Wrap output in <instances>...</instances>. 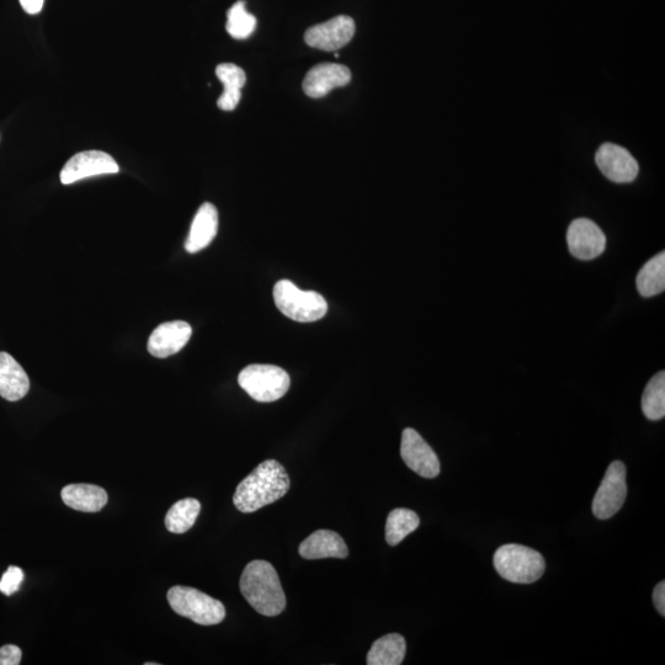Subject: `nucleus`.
Returning <instances> with one entry per match:
<instances>
[{
    "label": "nucleus",
    "instance_id": "7",
    "mask_svg": "<svg viewBox=\"0 0 665 665\" xmlns=\"http://www.w3.org/2000/svg\"><path fill=\"white\" fill-rule=\"evenodd\" d=\"M627 497L626 467L621 461H614L606 470L597 494L593 500L595 518L608 520L624 507Z\"/></svg>",
    "mask_w": 665,
    "mask_h": 665
},
{
    "label": "nucleus",
    "instance_id": "24",
    "mask_svg": "<svg viewBox=\"0 0 665 665\" xmlns=\"http://www.w3.org/2000/svg\"><path fill=\"white\" fill-rule=\"evenodd\" d=\"M642 411L646 418L657 422L665 416V372H658L647 383L642 396Z\"/></svg>",
    "mask_w": 665,
    "mask_h": 665
},
{
    "label": "nucleus",
    "instance_id": "18",
    "mask_svg": "<svg viewBox=\"0 0 665 665\" xmlns=\"http://www.w3.org/2000/svg\"><path fill=\"white\" fill-rule=\"evenodd\" d=\"M61 497L67 507L84 513H98L108 503V493L94 484H68Z\"/></svg>",
    "mask_w": 665,
    "mask_h": 665
},
{
    "label": "nucleus",
    "instance_id": "27",
    "mask_svg": "<svg viewBox=\"0 0 665 665\" xmlns=\"http://www.w3.org/2000/svg\"><path fill=\"white\" fill-rule=\"evenodd\" d=\"M21 657L23 653L18 646L7 645L0 648V665H18Z\"/></svg>",
    "mask_w": 665,
    "mask_h": 665
},
{
    "label": "nucleus",
    "instance_id": "12",
    "mask_svg": "<svg viewBox=\"0 0 665 665\" xmlns=\"http://www.w3.org/2000/svg\"><path fill=\"white\" fill-rule=\"evenodd\" d=\"M595 163L606 178L617 184L632 183L640 172L632 154L614 143H604L599 148L595 154Z\"/></svg>",
    "mask_w": 665,
    "mask_h": 665
},
{
    "label": "nucleus",
    "instance_id": "13",
    "mask_svg": "<svg viewBox=\"0 0 665 665\" xmlns=\"http://www.w3.org/2000/svg\"><path fill=\"white\" fill-rule=\"evenodd\" d=\"M193 328L183 321L167 322L158 326L148 339V351L159 359L179 353L188 344Z\"/></svg>",
    "mask_w": 665,
    "mask_h": 665
},
{
    "label": "nucleus",
    "instance_id": "26",
    "mask_svg": "<svg viewBox=\"0 0 665 665\" xmlns=\"http://www.w3.org/2000/svg\"><path fill=\"white\" fill-rule=\"evenodd\" d=\"M23 581V569L14 566L9 567L8 571L3 574L2 579H0V592L7 595V597H10V595L18 592Z\"/></svg>",
    "mask_w": 665,
    "mask_h": 665
},
{
    "label": "nucleus",
    "instance_id": "17",
    "mask_svg": "<svg viewBox=\"0 0 665 665\" xmlns=\"http://www.w3.org/2000/svg\"><path fill=\"white\" fill-rule=\"evenodd\" d=\"M29 390V376L23 367L12 355L0 351V396L9 402H18Z\"/></svg>",
    "mask_w": 665,
    "mask_h": 665
},
{
    "label": "nucleus",
    "instance_id": "8",
    "mask_svg": "<svg viewBox=\"0 0 665 665\" xmlns=\"http://www.w3.org/2000/svg\"><path fill=\"white\" fill-rule=\"evenodd\" d=\"M119 164L110 154L101 151L79 152L63 167L61 183L71 185L79 180L119 173Z\"/></svg>",
    "mask_w": 665,
    "mask_h": 665
},
{
    "label": "nucleus",
    "instance_id": "16",
    "mask_svg": "<svg viewBox=\"0 0 665 665\" xmlns=\"http://www.w3.org/2000/svg\"><path fill=\"white\" fill-rule=\"evenodd\" d=\"M217 230L218 211L210 202H205L191 223L190 233L185 242L186 252L194 254L209 247L216 237Z\"/></svg>",
    "mask_w": 665,
    "mask_h": 665
},
{
    "label": "nucleus",
    "instance_id": "20",
    "mask_svg": "<svg viewBox=\"0 0 665 665\" xmlns=\"http://www.w3.org/2000/svg\"><path fill=\"white\" fill-rule=\"evenodd\" d=\"M406 640L399 633L383 636L372 645L367 654L369 665H399L406 657Z\"/></svg>",
    "mask_w": 665,
    "mask_h": 665
},
{
    "label": "nucleus",
    "instance_id": "11",
    "mask_svg": "<svg viewBox=\"0 0 665 665\" xmlns=\"http://www.w3.org/2000/svg\"><path fill=\"white\" fill-rule=\"evenodd\" d=\"M569 252L579 260H593L604 253L606 237L597 223L588 218H577L568 227Z\"/></svg>",
    "mask_w": 665,
    "mask_h": 665
},
{
    "label": "nucleus",
    "instance_id": "10",
    "mask_svg": "<svg viewBox=\"0 0 665 665\" xmlns=\"http://www.w3.org/2000/svg\"><path fill=\"white\" fill-rule=\"evenodd\" d=\"M355 35V21L348 15H339L327 23L308 29L305 41L308 46L327 52L338 51L347 46Z\"/></svg>",
    "mask_w": 665,
    "mask_h": 665
},
{
    "label": "nucleus",
    "instance_id": "14",
    "mask_svg": "<svg viewBox=\"0 0 665 665\" xmlns=\"http://www.w3.org/2000/svg\"><path fill=\"white\" fill-rule=\"evenodd\" d=\"M351 81L348 67L337 63H321L307 73L302 88L308 97L319 99L326 97L335 88L345 87Z\"/></svg>",
    "mask_w": 665,
    "mask_h": 665
},
{
    "label": "nucleus",
    "instance_id": "2",
    "mask_svg": "<svg viewBox=\"0 0 665 665\" xmlns=\"http://www.w3.org/2000/svg\"><path fill=\"white\" fill-rule=\"evenodd\" d=\"M241 593L257 613L278 616L286 608V597L278 572L266 561H252L244 568Z\"/></svg>",
    "mask_w": 665,
    "mask_h": 665
},
{
    "label": "nucleus",
    "instance_id": "3",
    "mask_svg": "<svg viewBox=\"0 0 665 665\" xmlns=\"http://www.w3.org/2000/svg\"><path fill=\"white\" fill-rule=\"evenodd\" d=\"M499 576L516 584H531L544 576L546 563L540 552L523 545L499 547L493 558Z\"/></svg>",
    "mask_w": 665,
    "mask_h": 665
},
{
    "label": "nucleus",
    "instance_id": "9",
    "mask_svg": "<svg viewBox=\"0 0 665 665\" xmlns=\"http://www.w3.org/2000/svg\"><path fill=\"white\" fill-rule=\"evenodd\" d=\"M401 456L413 472L424 478H435L440 473V461L434 450L416 430H403Z\"/></svg>",
    "mask_w": 665,
    "mask_h": 665
},
{
    "label": "nucleus",
    "instance_id": "5",
    "mask_svg": "<svg viewBox=\"0 0 665 665\" xmlns=\"http://www.w3.org/2000/svg\"><path fill=\"white\" fill-rule=\"evenodd\" d=\"M167 598L175 613L194 621L195 624L212 626L225 620V605L198 589L177 585L169 589Z\"/></svg>",
    "mask_w": 665,
    "mask_h": 665
},
{
    "label": "nucleus",
    "instance_id": "29",
    "mask_svg": "<svg viewBox=\"0 0 665 665\" xmlns=\"http://www.w3.org/2000/svg\"><path fill=\"white\" fill-rule=\"evenodd\" d=\"M19 2L26 13L36 15L44 8L45 0H19Z\"/></svg>",
    "mask_w": 665,
    "mask_h": 665
},
{
    "label": "nucleus",
    "instance_id": "6",
    "mask_svg": "<svg viewBox=\"0 0 665 665\" xmlns=\"http://www.w3.org/2000/svg\"><path fill=\"white\" fill-rule=\"evenodd\" d=\"M239 386L257 402L270 403L283 398L290 388V376L274 365H249L238 376Z\"/></svg>",
    "mask_w": 665,
    "mask_h": 665
},
{
    "label": "nucleus",
    "instance_id": "21",
    "mask_svg": "<svg viewBox=\"0 0 665 665\" xmlns=\"http://www.w3.org/2000/svg\"><path fill=\"white\" fill-rule=\"evenodd\" d=\"M637 290L643 297H653L665 290V253H659L643 265L636 279Z\"/></svg>",
    "mask_w": 665,
    "mask_h": 665
},
{
    "label": "nucleus",
    "instance_id": "22",
    "mask_svg": "<svg viewBox=\"0 0 665 665\" xmlns=\"http://www.w3.org/2000/svg\"><path fill=\"white\" fill-rule=\"evenodd\" d=\"M198 499L186 498L175 503L166 516V528L173 534H185L195 525L200 514Z\"/></svg>",
    "mask_w": 665,
    "mask_h": 665
},
{
    "label": "nucleus",
    "instance_id": "23",
    "mask_svg": "<svg viewBox=\"0 0 665 665\" xmlns=\"http://www.w3.org/2000/svg\"><path fill=\"white\" fill-rule=\"evenodd\" d=\"M420 519L413 510L399 508L392 510L386 523V541L390 546H397L408 535L419 528Z\"/></svg>",
    "mask_w": 665,
    "mask_h": 665
},
{
    "label": "nucleus",
    "instance_id": "28",
    "mask_svg": "<svg viewBox=\"0 0 665 665\" xmlns=\"http://www.w3.org/2000/svg\"><path fill=\"white\" fill-rule=\"evenodd\" d=\"M653 601L659 614L665 616V583L661 582L654 588Z\"/></svg>",
    "mask_w": 665,
    "mask_h": 665
},
{
    "label": "nucleus",
    "instance_id": "19",
    "mask_svg": "<svg viewBox=\"0 0 665 665\" xmlns=\"http://www.w3.org/2000/svg\"><path fill=\"white\" fill-rule=\"evenodd\" d=\"M216 76L225 87L217 100L218 108L223 111H233L242 98V88L246 85V72L233 63H222L216 68Z\"/></svg>",
    "mask_w": 665,
    "mask_h": 665
},
{
    "label": "nucleus",
    "instance_id": "1",
    "mask_svg": "<svg viewBox=\"0 0 665 665\" xmlns=\"http://www.w3.org/2000/svg\"><path fill=\"white\" fill-rule=\"evenodd\" d=\"M291 483L280 462L266 460L238 484L233 503L239 512L254 513L284 498Z\"/></svg>",
    "mask_w": 665,
    "mask_h": 665
},
{
    "label": "nucleus",
    "instance_id": "15",
    "mask_svg": "<svg viewBox=\"0 0 665 665\" xmlns=\"http://www.w3.org/2000/svg\"><path fill=\"white\" fill-rule=\"evenodd\" d=\"M300 555L305 560H324V558H347L349 549L342 537L331 530H318L308 536L300 545Z\"/></svg>",
    "mask_w": 665,
    "mask_h": 665
},
{
    "label": "nucleus",
    "instance_id": "4",
    "mask_svg": "<svg viewBox=\"0 0 665 665\" xmlns=\"http://www.w3.org/2000/svg\"><path fill=\"white\" fill-rule=\"evenodd\" d=\"M274 301L279 311L292 321L310 323L327 315L328 303L315 291H302L290 280H280L274 286Z\"/></svg>",
    "mask_w": 665,
    "mask_h": 665
},
{
    "label": "nucleus",
    "instance_id": "25",
    "mask_svg": "<svg viewBox=\"0 0 665 665\" xmlns=\"http://www.w3.org/2000/svg\"><path fill=\"white\" fill-rule=\"evenodd\" d=\"M226 29L233 39H248L257 29V19L247 12L246 2H237L228 10Z\"/></svg>",
    "mask_w": 665,
    "mask_h": 665
}]
</instances>
